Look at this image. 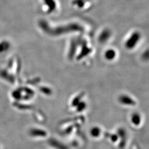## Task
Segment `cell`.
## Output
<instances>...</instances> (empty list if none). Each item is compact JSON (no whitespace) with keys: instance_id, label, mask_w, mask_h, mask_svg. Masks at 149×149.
<instances>
[{"instance_id":"obj_1","label":"cell","mask_w":149,"mask_h":149,"mask_svg":"<svg viewBox=\"0 0 149 149\" xmlns=\"http://www.w3.org/2000/svg\"><path fill=\"white\" fill-rule=\"evenodd\" d=\"M119 101L121 103L124 105H134L135 104V102L132 98L127 95H122L120 96Z\"/></svg>"},{"instance_id":"obj_2","label":"cell","mask_w":149,"mask_h":149,"mask_svg":"<svg viewBox=\"0 0 149 149\" xmlns=\"http://www.w3.org/2000/svg\"><path fill=\"white\" fill-rule=\"evenodd\" d=\"M115 52L113 50H109L107 51L105 54V58L107 59L111 60L115 58Z\"/></svg>"},{"instance_id":"obj_3","label":"cell","mask_w":149,"mask_h":149,"mask_svg":"<svg viewBox=\"0 0 149 149\" xmlns=\"http://www.w3.org/2000/svg\"><path fill=\"white\" fill-rule=\"evenodd\" d=\"M141 122V118L140 117V116L138 114H133L132 117V123L134 125H139L140 122Z\"/></svg>"},{"instance_id":"obj_4","label":"cell","mask_w":149,"mask_h":149,"mask_svg":"<svg viewBox=\"0 0 149 149\" xmlns=\"http://www.w3.org/2000/svg\"><path fill=\"white\" fill-rule=\"evenodd\" d=\"M100 130L98 128H94L91 129V134L93 136H98L100 134Z\"/></svg>"}]
</instances>
